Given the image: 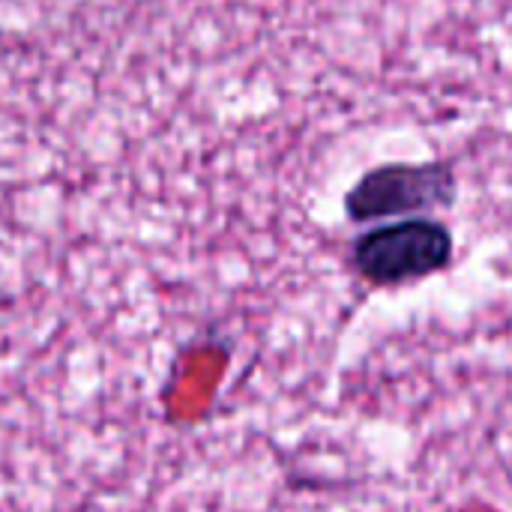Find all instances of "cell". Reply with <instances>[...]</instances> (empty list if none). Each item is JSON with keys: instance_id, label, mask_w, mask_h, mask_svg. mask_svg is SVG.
Returning <instances> with one entry per match:
<instances>
[{"instance_id": "obj_2", "label": "cell", "mask_w": 512, "mask_h": 512, "mask_svg": "<svg viewBox=\"0 0 512 512\" xmlns=\"http://www.w3.org/2000/svg\"><path fill=\"white\" fill-rule=\"evenodd\" d=\"M459 180L450 162H396L363 174L345 195V210L354 222L387 216L432 213L456 204Z\"/></svg>"}, {"instance_id": "obj_1", "label": "cell", "mask_w": 512, "mask_h": 512, "mask_svg": "<svg viewBox=\"0 0 512 512\" xmlns=\"http://www.w3.org/2000/svg\"><path fill=\"white\" fill-rule=\"evenodd\" d=\"M453 255L456 243L444 222L402 219L360 234L351 249V264L369 285L399 288L447 270Z\"/></svg>"}]
</instances>
